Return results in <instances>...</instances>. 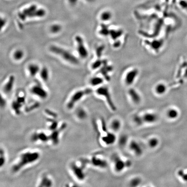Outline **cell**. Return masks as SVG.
Wrapping results in <instances>:
<instances>
[{"mask_svg": "<svg viewBox=\"0 0 187 187\" xmlns=\"http://www.w3.org/2000/svg\"><path fill=\"white\" fill-rule=\"evenodd\" d=\"M113 18L112 12L109 10H104L99 15V19L103 23L109 22L112 20Z\"/></svg>", "mask_w": 187, "mask_h": 187, "instance_id": "cb8c5ba5", "label": "cell"}, {"mask_svg": "<svg viewBox=\"0 0 187 187\" xmlns=\"http://www.w3.org/2000/svg\"><path fill=\"white\" fill-rule=\"evenodd\" d=\"M104 80L101 76H93L90 79V85L92 86L98 88L103 86Z\"/></svg>", "mask_w": 187, "mask_h": 187, "instance_id": "d4e9b609", "label": "cell"}, {"mask_svg": "<svg viewBox=\"0 0 187 187\" xmlns=\"http://www.w3.org/2000/svg\"><path fill=\"white\" fill-rule=\"evenodd\" d=\"M166 116L169 119H174L178 116V112L175 109H169L167 111Z\"/></svg>", "mask_w": 187, "mask_h": 187, "instance_id": "d590c367", "label": "cell"}, {"mask_svg": "<svg viewBox=\"0 0 187 187\" xmlns=\"http://www.w3.org/2000/svg\"><path fill=\"white\" fill-rule=\"evenodd\" d=\"M7 161V153L5 149L1 147L0 150V167L2 168L5 166Z\"/></svg>", "mask_w": 187, "mask_h": 187, "instance_id": "83f0119b", "label": "cell"}, {"mask_svg": "<svg viewBox=\"0 0 187 187\" xmlns=\"http://www.w3.org/2000/svg\"><path fill=\"white\" fill-rule=\"evenodd\" d=\"M144 124H152L156 123L158 119L156 113L153 112H146L141 114Z\"/></svg>", "mask_w": 187, "mask_h": 187, "instance_id": "2e32d148", "label": "cell"}, {"mask_svg": "<svg viewBox=\"0 0 187 187\" xmlns=\"http://www.w3.org/2000/svg\"><path fill=\"white\" fill-rule=\"evenodd\" d=\"M127 137L126 136L122 137L121 138V139H120L119 142H120L121 145L122 146H123V145H125V144L127 143Z\"/></svg>", "mask_w": 187, "mask_h": 187, "instance_id": "60d3db41", "label": "cell"}, {"mask_svg": "<svg viewBox=\"0 0 187 187\" xmlns=\"http://www.w3.org/2000/svg\"><path fill=\"white\" fill-rule=\"evenodd\" d=\"M148 145L151 149H155L159 145V140L156 137H152L148 140Z\"/></svg>", "mask_w": 187, "mask_h": 187, "instance_id": "4dcf8cb0", "label": "cell"}, {"mask_svg": "<svg viewBox=\"0 0 187 187\" xmlns=\"http://www.w3.org/2000/svg\"><path fill=\"white\" fill-rule=\"evenodd\" d=\"M115 133L107 132L101 137V141L104 145L107 146L113 145L117 141V137Z\"/></svg>", "mask_w": 187, "mask_h": 187, "instance_id": "d6986e66", "label": "cell"}, {"mask_svg": "<svg viewBox=\"0 0 187 187\" xmlns=\"http://www.w3.org/2000/svg\"><path fill=\"white\" fill-rule=\"evenodd\" d=\"M38 9L36 5H32L27 8H25L22 11L19 12L18 16L21 21H25L27 18H33L34 13Z\"/></svg>", "mask_w": 187, "mask_h": 187, "instance_id": "5bb4252c", "label": "cell"}, {"mask_svg": "<svg viewBox=\"0 0 187 187\" xmlns=\"http://www.w3.org/2000/svg\"><path fill=\"white\" fill-rule=\"evenodd\" d=\"M92 88H88L74 92L70 97H68L65 103L66 109L68 111L74 110L76 107L77 105L82 99L92 93Z\"/></svg>", "mask_w": 187, "mask_h": 187, "instance_id": "3957f363", "label": "cell"}, {"mask_svg": "<svg viewBox=\"0 0 187 187\" xmlns=\"http://www.w3.org/2000/svg\"><path fill=\"white\" fill-rule=\"evenodd\" d=\"M142 182L141 178L139 177H135L130 180V186L132 187H138L139 186Z\"/></svg>", "mask_w": 187, "mask_h": 187, "instance_id": "e575fe53", "label": "cell"}, {"mask_svg": "<svg viewBox=\"0 0 187 187\" xmlns=\"http://www.w3.org/2000/svg\"><path fill=\"white\" fill-rule=\"evenodd\" d=\"M109 32L110 30L107 28L105 23L101 25L100 29L98 31V33L100 35L102 36H107V35H109Z\"/></svg>", "mask_w": 187, "mask_h": 187, "instance_id": "836d02e7", "label": "cell"}, {"mask_svg": "<svg viewBox=\"0 0 187 187\" xmlns=\"http://www.w3.org/2000/svg\"><path fill=\"white\" fill-rule=\"evenodd\" d=\"M123 31L120 29H114L110 30L109 36H111L112 39L114 40H116L121 36L123 33Z\"/></svg>", "mask_w": 187, "mask_h": 187, "instance_id": "f546056e", "label": "cell"}, {"mask_svg": "<svg viewBox=\"0 0 187 187\" xmlns=\"http://www.w3.org/2000/svg\"><path fill=\"white\" fill-rule=\"evenodd\" d=\"M129 148L133 154L137 156H140L143 153V149L142 146L138 142L135 140H132L128 144Z\"/></svg>", "mask_w": 187, "mask_h": 187, "instance_id": "ac0fdd59", "label": "cell"}, {"mask_svg": "<svg viewBox=\"0 0 187 187\" xmlns=\"http://www.w3.org/2000/svg\"><path fill=\"white\" fill-rule=\"evenodd\" d=\"M127 95L131 101L135 104H139L142 101V97L139 92L133 88H130L127 91Z\"/></svg>", "mask_w": 187, "mask_h": 187, "instance_id": "e0dca14e", "label": "cell"}, {"mask_svg": "<svg viewBox=\"0 0 187 187\" xmlns=\"http://www.w3.org/2000/svg\"><path fill=\"white\" fill-rule=\"evenodd\" d=\"M26 97L23 93H19L12 100L10 104V110L12 113L16 116H20L23 113L26 104Z\"/></svg>", "mask_w": 187, "mask_h": 187, "instance_id": "277c9868", "label": "cell"}, {"mask_svg": "<svg viewBox=\"0 0 187 187\" xmlns=\"http://www.w3.org/2000/svg\"><path fill=\"white\" fill-rule=\"evenodd\" d=\"M40 69L38 65L33 63L30 64L28 66V72L32 77H34L39 73Z\"/></svg>", "mask_w": 187, "mask_h": 187, "instance_id": "484cf974", "label": "cell"}, {"mask_svg": "<svg viewBox=\"0 0 187 187\" xmlns=\"http://www.w3.org/2000/svg\"><path fill=\"white\" fill-rule=\"evenodd\" d=\"M78 1V0H68V1H69V4H70V5H75L76 4Z\"/></svg>", "mask_w": 187, "mask_h": 187, "instance_id": "7bdbcfd3", "label": "cell"}, {"mask_svg": "<svg viewBox=\"0 0 187 187\" xmlns=\"http://www.w3.org/2000/svg\"><path fill=\"white\" fill-rule=\"evenodd\" d=\"M122 127L121 121L118 119H114L111 121L110 128L112 132L114 133L118 132Z\"/></svg>", "mask_w": 187, "mask_h": 187, "instance_id": "4316f807", "label": "cell"}, {"mask_svg": "<svg viewBox=\"0 0 187 187\" xmlns=\"http://www.w3.org/2000/svg\"><path fill=\"white\" fill-rule=\"evenodd\" d=\"M167 89V86L166 84L163 82H160L155 85L153 90L156 95L161 96L165 95L166 93Z\"/></svg>", "mask_w": 187, "mask_h": 187, "instance_id": "44dd1931", "label": "cell"}, {"mask_svg": "<svg viewBox=\"0 0 187 187\" xmlns=\"http://www.w3.org/2000/svg\"><path fill=\"white\" fill-rule=\"evenodd\" d=\"M103 63V62L100 59H97L94 62H93L92 64L91 67H92V69H93V70L98 69V68L101 66Z\"/></svg>", "mask_w": 187, "mask_h": 187, "instance_id": "f35d334b", "label": "cell"}, {"mask_svg": "<svg viewBox=\"0 0 187 187\" xmlns=\"http://www.w3.org/2000/svg\"><path fill=\"white\" fill-rule=\"evenodd\" d=\"M88 165L87 158H79L70 162L68 166L69 173L78 182H83L86 178V169Z\"/></svg>", "mask_w": 187, "mask_h": 187, "instance_id": "7a4b0ae2", "label": "cell"}, {"mask_svg": "<svg viewBox=\"0 0 187 187\" xmlns=\"http://www.w3.org/2000/svg\"><path fill=\"white\" fill-rule=\"evenodd\" d=\"M13 58L16 61H20L22 60L25 56V52L22 50L18 49L15 51L13 53Z\"/></svg>", "mask_w": 187, "mask_h": 187, "instance_id": "d6a6232c", "label": "cell"}, {"mask_svg": "<svg viewBox=\"0 0 187 187\" xmlns=\"http://www.w3.org/2000/svg\"><path fill=\"white\" fill-rule=\"evenodd\" d=\"M113 162L114 171L118 173L123 172L127 168L130 166L131 164L129 161H125L117 155L113 156Z\"/></svg>", "mask_w": 187, "mask_h": 187, "instance_id": "8fae6325", "label": "cell"}, {"mask_svg": "<svg viewBox=\"0 0 187 187\" xmlns=\"http://www.w3.org/2000/svg\"><path fill=\"white\" fill-rule=\"evenodd\" d=\"M6 23V20L5 19V18H3L2 17H1V30H2L5 26Z\"/></svg>", "mask_w": 187, "mask_h": 187, "instance_id": "b9f144b4", "label": "cell"}, {"mask_svg": "<svg viewBox=\"0 0 187 187\" xmlns=\"http://www.w3.org/2000/svg\"><path fill=\"white\" fill-rule=\"evenodd\" d=\"M41 157V153L38 149H27L23 150L12 163L11 172L14 174L18 173L36 163L40 160Z\"/></svg>", "mask_w": 187, "mask_h": 187, "instance_id": "6da1fadb", "label": "cell"}, {"mask_svg": "<svg viewBox=\"0 0 187 187\" xmlns=\"http://www.w3.org/2000/svg\"><path fill=\"white\" fill-rule=\"evenodd\" d=\"M7 104V100L5 97H4V95H2V93L1 96V107H5Z\"/></svg>", "mask_w": 187, "mask_h": 187, "instance_id": "ab89813d", "label": "cell"}, {"mask_svg": "<svg viewBox=\"0 0 187 187\" xmlns=\"http://www.w3.org/2000/svg\"><path fill=\"white\" fill-rule=\"evenodd\" d=\"M44 113L47 119H57V113L53 110L50 109H45Z\"/></svg>", "mask_w": 187, "mask_h": 187, "instance_id": "1f68e13d", "label": "cell"}, {"mask_svg": "<svg viewBox=\"0 0 187 187\" xmlns=\"http://www.w3.org/2000/svg\"><path fill=\"white\" fill-rule=\"evenodd\" d=\"M39 74L43 82H48L50 77V73L48 68L46 67H43L41 68Z\"/></svg>", "mask_w": 187, "mask_h": 187, "instance_id": "f1b7e54d", "label": "cell"}, {"mask_svg": "<svg viewBox=\"0 0 187 187\" xmlns=\"http://www.w3.org/2000/svg\"><path fill=\"white\" fill-rule=\"evenodd\" d=\"M88 165L98 168H106L107 167V162L105 159L97 155H93L90 158H88Z\"/></svg>", "mask_w": 187, "mask_h": 187, "instance_id": "4fadbf2b", "label": "cell"}, {"mask_svg": "<svg viewBox=\"0 0 187 187\" xmlns=\"http://www.w3.org/2000/svg\"><path fill=\"white\" fill-rule=\"evenodd\" d=\"M15 78L13 75L10 76L8 80L2 87V92L4 95H9L13 91L15 86Z\"/></svg>", "mask_w": 187, "mask_h": 187, "instance_id": "ffe728a7", "label": "cell"}, {"mask_svg": "<svg viewBox=\"0 0 187 187\" xmlns=\"http://www.w3.org/2000/svg\"><path fill=\"white\" fill-rule=\"evenodd\" d=\"M133 121L135 124L137 126H142L144 125L141 114H135L133 117Z\"/></svg>", "mask_w": 187, "mask_h": 187, "instance_id": "74e56055", "label": "cell"}, {"mask_svg": "<svg viewBox=\"0 0 187 187\" xmlns=\"http://www.w3.org/2000/svg\"><path fill=\"white\" fill-rule=\"evenodd\" d=\"M50 51L55 55L60 57L64 60L72 65H77L79 63L78 58L71 52L61 47L55 45H52L49 48Z\"/></svg>", "mask_w": 187, "mask_h": 187, "instance_id": "5b68a950", "label": "cell"}, {"mask_svg": "<svg viewBox=\"0 0 187 187\" xmlns=\"http://www.w3.org/2000/svg\"><path fill=\"white\" fill-rule=\"evenodd\" d=\"M62 29L61 25L58 24H54L51 26L50 28V32L52 34H57L60 32Z\"/></svg>", "mask_w": 187, "mask_h": 187, "instance_id": "8d00e7d4", "label": "cell"}, {"mask_svg": "<svg viewBox=\"0 0 187 187\" xmlns=\"http://www.w3.org/2000/svg\"><path fill=\"white\" fill-rule=\"evenodd\" d=\"M139 74V70L137 68L132 67L128 69L123 77V84L127 86L131 87L135 83Z\"/></svg>", "mask_w": 187, "mask_h": 187, "instance_id": "ba28073f", "label": "cell"}, {"mask_svg": "<svg viewBox=\"0 0 187 187\" xmlns=\"http://www.w3.org/2000/svg\"><path fill=\"white\" fill-rule=\"evenodd\" d=\"M31 94L40 100H46L49 96V93L43 86L39 85H33L30 88Z\"/></svg>", "mask_w": 187, "mask_h": 187, "instance_id": "30bf717a", "label": "cell"}, {"mask_svg": "<svg viewBox=\"0 0 187 187\" xmlns=\"http://www.w3.org/2000/svg\"><path fill=\"white\" fill-rule=\"evenodd\" d=\"M67 127V123L62 122H60V125L56 129L52 131H50V144L52 146H56L59 143L62 134L66 129Z\"/></svg>", "mask_w": 187, "mask_h": 187, "instance_id": "9c48e42d", "label": "cell"}, {"mask_svg": "<svg viewBox=\"0 0 187 187\" xmlns=\"http://www.w3.org/2000/svg\"><path fill=\"white\" fill-rule=\"evenodd\" d=\"M74 112L75 118L79 121H82L87 118L88 112L87 110L83 107L76 108Z\"/></svg>", "mask_w": 187, "mask_h": 187, "instance_id": "603a6c76", "label": "cell"}, {"mask_svg": "<svg viewBox=\"0 0 187 187\" xmlns=\"http://www.w3.org/2000/svg\"><path fill=\"white\" fill-rule=\"evenodd\" d=\"M31 140L36 144L50 143V131L41 130L35 131L31 135Z\"/></svg>", "mask_w": 187, "mask_h": 187, "instance_id": "52a82bcc", "label": "cell"}, {"mask_svg": "<svg viewBox=\"0 0 187 187\" xmlns=\"http://www.w3.org/2000/svg\"><path fill=\"white\" fill-rule=\"evenodd\" d=\"M75 39L77 44V50L78 55L82 58L86 59L88 56L89 53L85 45L84 39L79 35L76 36Z\"/></svg>", "mask_w": 187, "mask_h": 187, "instance_id": "7c38bea8", "label": "cell"}, {"mask_svg": "<svg viewBox=\"0 0 187 187\" xmlns=\"http://www.w3.org/2000/svg\"><path fill=\"white\" fill-rule=\"evenodd\" d=\"M95 93L98 96L104 98L108 106L112 111H115L116 110V106L113 103L111 92L108 87L102 86L97 88L95 90Z\"/></svg>", "mask_w": 187, "mask_h": 187, "instance_id": "8992f818", "label": "cell"}, {"mask_svg": "<svg viewBox=\"0 0 187 187\" xmlns=\"http://www.w3.org/2000/svg\"><path fill=\"white\" fill-rule=\"evenodd\" d=\"M40 103L39 101H34L31 102H27L23 113H29L32 112L40 108Z\"/></svg>", "mask_w": 187, "mask_h": 187, "instance_id": "7402d4cb", "label": "cell"}, {"mask_svg": "<svg viewBox=\"0 0 187 187\" xmlns=\"http://www.w3.org/2000/svg\"><path fill=\"white\" fill-rule=\"evenodd\" d=\"M54 181L50 174L44 173L41 175L38 180L36 186L39 187H51L53 186Z\"/></svg>", "mask_w": 187, "mask_h": 187, "instance_id": "9a60e30c", "label": "cell"}]
</instances>
